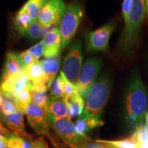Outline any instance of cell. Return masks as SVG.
Masks as SVG:
<instances>
[{
  "label": "cell",
  "mask_w": 148,
  "mask_h": 148,
  "mask_svg": "<svg viewBox=\"0 0 148 148\" xmlns=\"http://www.w3.org/2000/svg\"><path fill=\"white\" fill-rule=\"evenodd\" d=\"M148 107V92L138 74L132 75L125 95V119L127 125L138 127L143 123Z\"/></svg>",
  "instance_id": "obj_1"
},
{
  "label": "cell",
  "mask_w": 148,
  "mask_h": 148,
  "mask_svg": "<svg viewBox=\"0 0 148 148\" xmlns=\"http://www.w3.org/2000/svg\"><path fill=\"white\" fill-rule=\"evenodd\" d=\"M146 16L145 0H134L133 7L121 39V49L125 53L131 52L136 46L142 24Z\"/></svg>",
  "instance_id": "obj_2"
},
{
  "label": "cell",
  "mask_w": 148,
  "mask_h": 148,
  "mask_svg": "<svg viewBox=\"0 0 148 148\" xmlns=\"http://www.w3.org/2000/svg\"><path fill=\"white\" fill-rule=\"evenodd\" d=\"M112 81L110 75L103 74L95 83L85 99L83 113L92 117L99 118L101 112L110 96Z\"/></svg>",
  "instance_id": "obj_3"
},
{
  "label": "cell",
  "mask_w": 148,
  "mask_h": 148,
  "mask_svg": "<svg viewBox=\"0 0 148 148\" xmlns=\"http://www.w3.org/2000/svg\"><path fill=\"white\" fill-rule=\"evenodd\" d=\"M82 16L83 7L80 2L74 1L66 6L65 12L59 24L62 42L61 51H63L71 41Z\"/></svg>",
  "instance_id": "obj_4"
},
{
  "label": "cell",
  "mask_w": 148,
  "mask_h": 148,
  "mask_svg": "<svg viewBox=\"0 0 148 148\" xmlns=\"http://www.w3.org/2000/svg\"><path fill=\"white\" fill-rule=\"evenodd\" d=\"M101 64L102 61L101 59L94 57L87 59L81 68L75 85L77 92L84 100L96 82Z\"/></svg>",
  "instance_id": "obj_5"
},
{
  "label": "cell",
  "mask_w": 148,
  "mask_h": 148,
  "mask_svg": "<svg viewBox=\"0 0 148 148\" xmlns=\"http://www.w3.org/2000/svg\"><path fill=\"white\" fill-rule=\"evenodd\" d=\"M82 43L81 39H78L69 47L62 66V72L66 79L73 84H76L82 66Z\"/></svg>",
  "instance_id": "obj_6"
},
{
  "label": "cell",
  "mask_w": 148,
  "mask_h": 148,
  "mask_svg": "<svg viewBox=\"0 0 148 148\" xmlns=\"http://www.w3.org/2000/svg\"><path fill=\"white\" fill-rule=\"evenodd\" d=\"M115 28V23L110 22L94 31L86 34V50L88 53L106 51L109 40Z\"/></svg>",
  "instance_id": "obj_7"
},
{
  "label": "cell",
  "mask_w": 148,
  "mask_h": 148,
  "mask_svg": "<svg viewBox=\"0 0 148 148\" xmlns=\"http://www.w3.org/2000/svg\"><path fill=\"white\" fill-rule=\"evenodd\" d=\"M47 120L49 125L58 135L64 138L66 142L76 146L86 137L77 134L75 124L71 121V119L66 117H60L47 113Z\"/></svg>",
  "instance_id": "obj_8"
},
{
  "label": "cell",
  "mask_w": 148,
  "mask_h": 148,
  "mask_svg": "<svg viewBox=\"0 0 148 148\" xmlns=\"http://www.w3.org/2000/svg\"><path fill=\"white\" fill-rule=\"evenodd\" d=\"M66 8L63 0H46L38 14L37 21L42 26L58 25Z\"/></svg>",
  "instance_id": "obj_9"
},
{
  "label": "cell",
  "mask_w": 148,
  "mask_h": 148,
  "mask_svg": "<svg viewBox=\"0 0 148 148\" xmlns=\"http://www.w3.org/2000/svg\"><path fill=\"white\" fill-rule=\"evenodd\" d=\"M28 124L38 134L48 136L51 140L49 134V123L47 120V112L45 108L31 103L26 111Z\"/></svg>",
  "instance_id": "obj_10"
},
{
  "label": "cell",
  "mask_w": 148,
  "mask_h": 148,
  "mask_svg": "<svg viewBox=\"0 0 148 148\" xmlns=\"http://www.w3.org/2000/svg\"><path fill=\"white\" fill-rule=\"evenodd\" d=\"M42 42L44 45V58L49 59L58 56L62 51V42L59 25L48 32L43 37Z\"/></svg>",
  "instance_id": "obj_11"
},
{
  "label": "cell",
  "mask_w": 148,
  "mask_h": 148,
  "mask_svg": "<svg viewBox=\"0 0 148 148\" xmlns=\"http://www.w3.org/2000/svg\"><path fill=\"white\" fill-rule=\"evenodd\" d=\"M0 117L8 129L14 135L22 138H26L27 139H32V136L25 131L23 114L19 110L10 115L5 116L1 114Z\"/></svg>",
  "instance_id": "obj_12"
},
{
  "label": "cell",
  "mask_w": 148,
  "mask_h": 148,
  "mask_svg": "<svg viewBox=\"0 0 148 148\" xmlns=\"http://www.w3.org/2000/svg\"><path fill=\"white\" fill-rule=\"evenodd\" d=\"M103 121L99 118L92 117L82 113L75 121V126L77 134L86 136V133L96 127L103 125Z\"/></svg>",
  "instance_id": "obj_13"
},
{
  "label": "cell",
  "mask_w": 148,
  "mask_h": 148,
  "mask_svg": "<svg viewBox=\"0 0 148 148\" xmlns=\"http://www.w3.org/2000/svg\"><path fill=\"white\" fill-rule=\"evenodd\" d=\"M28 88L31 92L32 103L45 108L48 99H49L47 94V90L49 88L47 85L46 84H30Z\"/></svg>",
  "instance_id": "obj_14"
},
{
  "label": "cell",
  "mask_w": 148,
  "mask_h": 148,
  "mask_svg": "<svg viewBox=\"0 0 148 148\" xmlns=\"http://www.w3.org/2000/svg\"><path fill=\"white\" fill-rule=\"evenodd\" d=\"M40 62H41L44 73H45L46 83H47L48 88H49L51 83L56 77L57 73L60 69L61 63L60 58L58 56L56 58L45 59Z\"/></svg>",
  "instance_id": "obj_15"
},
{
  "label": "cell",
  "mask_w": 148,
  "mask_h": 148,
  "mask_svg": "<svg viewBox=\"0 0 148 148\" xmlns=\"http://www.w3.org/2000/svg\"><path fill=\"white\" fill-rule=\"evenodd\" d=\"M45 110L47 113L51 114L54 116L70 119L64 98L50 96L48 99Z\"/></svg>",
  "instance_id": "obj_16"
},
{
  "label": "cell",
  "mask_w": 148,
  "mask_h": 148,
  "mask_svg": "<svg viewBox=\"0 0 148 148\" xmlns=\"http://www.w3.org/2000/svg\"><path fill=\"white\" fill-rule=\"evenodd\" d=\"M24 72L28 76L29 81L33 84H46L45 73L42 68L41 62L36 60L32 64H29L27 66Z\"/></svg>",
  "instance_id": "obj_17"
},
{
  "label": "cell",
  "mask_w": 148,
  "mask_h": 148,
  "mask_svg": "<svg viewBox=\"0 0 148 148\" xmlns=\"http://www.w3.org/2000/svg\"><path fill=\"white\" fill-rule=\"evenodd\" d=\"M68 114L70 119L80 116L84 112L85 108L84 99L79 93L69 98H64Z\"/></svg>",
  "instance_id": "obj_18"
},
{
  "label": "cell",
  "mask_w": 148,
  "mask_h": 148,
  "mask_svg": "<svg viewBox=\"0 0 148 148\" xmlns=\"http://www.w3.org/2000/svg\"><path fill=\"white\" fill-rule=\"evenodd\" d=\"M23 71V68L22 67L18 60L16 52H10L7 53L1 76H8V75H20Z\"/></svg>",
  "instance_id": "obj_19"
},
{
  "label": "cell",
  "mask_w": 148,
  "mask_h": 148,
  "mask_svg": "<svg viewBox=\"0 0 148 148\" xmlns=\"http://www.w3.org/2000/svg\"><path fill=\"white\" fill-rule=\"evenodd\" d=\"M58 25H51L50 27L42 26L41 24L38 23L37 20L32 21L27 29L25 35L29 39L36 40L38 38L44 37L48 32H50L53 29Z\"/></svg>",
  "instance_id": "obj_20"
},
{
  "label": "cell",
  "mask_w": 148,
  "mask_h": 148,
  "mask_svg": "<svg viewBox=\"0 0 148 148\" xmlns=\"http://www.w3.org/2000/svg\"><path fill=\"white\" fill-rule=\"evenodd\" d=\"M32 21V19L29 14L21 8L14 17V28L19 34L25 35Z\"/></svg>",
  "instance_id": "obj_21"
},
{
  "label": "cell",
  "mask_w": 148,
  "mask_h": 148,
  "mask_svg": "<svg viewBox=\"0 0 148 148\" xmlns=\"http://www.w3.org/2000/svg\"><path fill=\"white\" fill-rule=\"evenodd\" d=\"M18 76L19 75H14L1 76L0 80V93L3 97L12 99V92Z\"/></svg>",
  "instance_id": "obj_22"
},
{
  "label": "cell",
  "mask_w": 148,
  "mask_h": 148,
  "mask_svg": "<svg viewBox=\"0 0 148 148\" xmlns=\"http://www.w3.org/2000/svg\"><path fill=\"white\" fill-rule=\"evenodd\" d=\"M13 101L15 103L18 110L22 112L23 114L26 113V111L32 103V98H31V92L29 88L27 87L25 89L20 92L15 97Z\"/></svg>",
  "instance_id": "obj_23"
},
{
  "label": "cell",
  "mask_w": 148,
  "mask_h": 148,
  "mask_svg": "<svg viewBox=\"0 0 148 148\" xmlns=\"http://www.w3.org/2000/svg\"><path fill=\"white\" fill-rule=\"evenodd\" d=\"M66 79L63 72L62 71H60L58 76L56 77L49 87L50 96L64 98V86H65Z\"/></svg>",
  "instance_id": "obj_24"
},
{
  "label": "cell",
  "mask_w": 148,
  "mask_h": 148,
  "mask_svg": "<svg viewBox=\"0 0 148 148\" xmlns=\"http://www.w3.org/2000/svg\"><path fill=\"white\" fill-rule=\"evenodd\" d=\"M97 142L110 145L115 148H140V144L132 135L130 137L118 140H97Z\"/></svg>",
  "instance_id": "obj_25"
},
{
  "label": "cell",
  "mask_w": 148,
  "mask_h": 148,
  "mask_svg": "<svg viewBox=\"0 0 148 148\" xmlns=\"http://www.w3.org/2000/svg\"><path fill=\"white\" fill-rule=\"evenodd\" d=\"M46 0H27L21 9L29 14L32 21L37 20L38 14Z\"/></svg>",
  "instance_id": "obj_26"
},
{
  "label": "cell",
  "mask_w": 148,
  "mask_h": 148,
  "mask_svg": "<svg viewBox=\"0 0 148 148\" xmlns=\"http://www.w3.org/2000/svg\"><path fill=\"white\" fill-rule=\"evenodd\" d=\"M29 83H30V81H29L28 76H27V74L23 71V73H21V75L18 76L17 80H16V84L14 85L13 91L12 92V100H13L14 98L20 92H21L22 90L28 87Z\"/></svg>",
  "instance_id": "obj_27"
},
{
  "label": "cell",
  "mask_w": 148,
  "mask_h": 148,
  "mask_svg": "<svg viewBox=\"0 0 148 148\" xmlns=\"http://www.w3.org/2000/svg\"><path fill=\"white\" fill-rule=\"evenodd\" d=\"M7 143L11 148H33L32 143L14 134L8 136Z\"/></svg>",
  "instance_id": "obj_28"
},
{
  "label": "cell",
  "mask_w": 148,
  "mask_h": 148,
  "mask_svg": "<svg viewBox=\"0 0 148 148\" xmlns=\"http://www.w3.org/2000/svg\"><path fill=\"white\" fill-rule=\"evenodd\" d=\"M132 135L139 144L148 141V132L145 125L143 123L136 127V130Z\"/></svg>",
  "instance_id": "obj_29"
},
{
  "label": "cell",
  "mask_w": 148,
  "mask_h": 148,
  "mask_svg": "<svg viewBox=\"0 0 148 148\" xmlns=\"http://www.w3.org/2000/svg\"><path fill=\"white\" fill-rule=\"evenodd\" d=\"M16 56L19 61L20 64L23 68V70L28 66L29 64H32L35 61H36L34 57L30 53H27L26 51H22V52H16Z\"/></svg>",
  "instance_id": "obj_30"
},
{
  "label": "cell",
  "mask_w": 148,
  "mask_h": 148,
  "mask_svg": "<svg viewBox=\"0 0 148 148\" xmlns=\"http://www.w3.org/2000/svg\"><path fill=\"white\" fill-rule=\"evenodd\" d=\"M18 110L15 103L13 100L10 99L4 98L2 107L1 108V114L3 115H10L16 112Z\"/></svg>",
  "instance_id": "obj_31"
},
{
  "label": "cell",
  "mask_w": 148,
  "mask_h": 148,
  "mask_svg": "<svg viewBox=\"0 0 148 148\" xmlns=\"http://www.w3.org/2000/svg\"><path fill=\"white\" fill-rule=\"evenodd\" d=\"M27 53H30L34 58L36 59V60H38L40 57L43 56V53H44V45L43 42L40 41L39 42L34 45L32 47L29 48L28 49L25 50Z\"/></svg>",
  "instance_id": "obj_32"
},
{
  "label": "cell",
  "mask_w": 148,
  "mask_h": 148,
  "mask_svg": "<svg viewBox=\"0 0 148 148\" xmlns=\"http://www.w3.org/2000/svg\"><path fill=\"white\" fill-rule=\"evenodd\" d=\"M133 3H134V0H123L122 2V14H123V17L125 23L128 19L130 13L133 7Z\"/></svg>",
  "instance_id": "obj_33"
},
{
  "label": "cell",
  "mask_w": 148,
  "mask_h": 148,
  "mask_svg": "<svg viewBox=\"0 0 148 148\" xmlns=\"http://www.w3.org/2000/svg\"><path fill=\"white\" fill-rule=\"evenodd\" d=\"M86 139H88L87 136L79 144H77L75 147L78 148H106L103 143L97 142V140H95V142H89L86 140Z\"/></svg>",
  "instance_id": "obj_34"
},
{
  "label": "cell",
  "mask_w": 148,
  "mask_h": 148,
  "mask_svg": "<svg viewBox=\"0 0 148 148\" xmlns=\"http://www.w3.org/2000/svg\"><path fill=\"white\" fill-rule=\"evenodd\" d=\"M77 93L78 92H77L76 85L66 79L65 86H64V98L71 97Z\"/></svg>",
  "instance_id": "obj_35"
},
{
  "label": "cell",
  "mask_w": 148,
  "mask_h": 148,
  "mask_svg": "<svg viewBox=\"0 0 148 148\" xmlns=\"http://www.w3.org/2000/svg\"><path fill=\"white\" fill-rule=\"evenodd\" d=\"M33 148H49L47 142L42 137L37 138L31 141Z\"/></svg>",
  "instance_id": "obj_36"
},
{
  "label": "cell",
  "mask_w": 148,
  "mask_h": 148,
  "mask_svg": "<svg viewBox=\"0 0 148 148\" xmlns=\"http://www.w3.org/2000/svg\"><path fill=\"white\" fill-rule=\"evenodd\" d=\"M12 134H14L10 130L4 126L2 121H1V117H0V136H10Z\"/></svg>",
  "instance_id": "obj_37"
},
{
  "label": "cell",
  "mask_w": 148,
  "mask_h": 148,
  "mask_svg": "<svg viewBox=\"0 0 148 148\" xmlns=\"http://www.w3.org/2000/svg\"><path fill=\"white\" fill-rule=\"evenodd\" d=\"M8 136H0V148H3L6 144Z\"/></svg>",
  "instance_id": "obj_38"
},
{
  "label": "cell",
  "mask_w": 148,
  "mask_h": 148,
  "mask_svg": "<svg viewBox=\"0 0 148 148\" xmlns=\"http://www.w3.org/2000/svg\"><path fill=\"white\" fill-rule=\"evenodd\" d=\"M145 5H146L145 21H146V24L148 25V0H146L145 1Z\"/></svg>",
  "instance_id": "obj_39"
},
{
  "label": "cell",
  "mask_w": 148,
  "mask_h": 148,
  "mask_svg": "<svg viewBox=\"0 0 148 148\" xmlns=\"http://www.w3.org/2000/svg\"><path fill=\"white\" fill-rule=\"evenodd\" d=\"M3 101H4V98L3 97V95L0 93V109H1V107H2Z\"/></svg>",
  "instance_id": "obj_40"
},
{
  "label": "cell",
  "mask_w": 148,
  "mask_h": 148,
  "mask_svg": "<svg viewBox=\"0 0 148 148\" xmlns=\"http://www.w3.org/2000/svg\"><path fill=\"white\" fill-rule=\"evenodd\" d=\"M140 148H148V141L140 144Z\"/></svg>",
  "instance_id": "obj_41"
},
{
  "label": "cell",
  "mask_w": 148,
  "mask_h": 148,
  "mask_svg": "<svg viewBox=\"0 0 148 148\" xmlns=\"http://www.w3.org/2000/svg\"><path fill=\"white\" fill-rule=\"evenodd\" d=\"M3 148H11V147H10V145H9L7 143V142H6V144H5V145Z\"/></svg>",
  "instance_id": "obj_42"
},
{
  "label": "cell",
  "mask_w": 148,
  "mask_h": 148,
  "mask_svg": "<svg viewBox=\"0 0 148 148\" xmlns=\"http://www.w3.org/2000/svg\"><path fill=\"white\" fill-rule=\"evenodd\" d=\"M145 126H146V129H147V132H148V124L145 125Z\"/></svg>",
  "instance_id": "obj_43"
},
{
  "label": "cell",
  "mask_w": 148,
  "mask_h": 148,
  "mask_svg": "<svg viewBox=\"0 0 148 148\" xmlns=\"http://www.w3.org/2000/svg\"><path fill=\"white\" fill-rule=\"evenodd\" d=\"M145 1H146V0H145Z\"/></svg>",
  "instance_id": "obj_44"
}]
</instances>
